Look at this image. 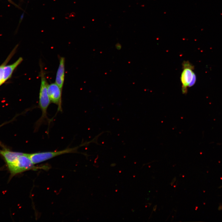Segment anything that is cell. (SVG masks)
<instances>
[{
  "label": "cell",
  "mask_w": 222,
  "mask_h": 222,
  "mask_svg": "<svg viewBox=\"0 0 222 222\" xmlns=\"http://www.w3.org/2000/svg\"><path fill=\"white\" fill-rule=\"evenodd\" d=\"M40 67L41 84L39 93V106L42 114L41 117L37 121V127L40 125L45 120L48 119L47 115V110L51 102L47 92L48 84L42 67L41 66Z\"/></svg>",
  "instance_id": "obj_1"
},
{
  "label": "cell",
  "mask_w": 222,
  "mask_h": 222,
  "mask_svg": "<svg viewBox=\"0 0 222 222\" xmlns=\"http://www.w3.org/2000/svg\"><path fill=\"white\" fill-rule=\"evenodd\" d=\"M34 165L29 157V154L23 153L14 162L7 167L12 177L28 170L49 168L47 166L38 167Z\"/></svg>",
  "instance_id": "obj_2"
},
{
  "label": "cell",
  "mask_w": 222,
  "mask_h": 222,
  "mask_svg": "<svg viewBox=\"0 0 222 222\" xmlns=\"http://www.w3.org/2000/svg\"><path fill=\"white\" fill-rule=\"evenodd\" d=\"M76 149V148H68L58 151H47L29 154V156L32 162L35 164L61 154L75 152Z\"/></svg>",
  "instance_id": "obj_3"
},
{
  "label": "cell",
  "mask_w": 222,
  "mask_h": 222,
  "mask_svg": "<svg viewBox=\"0 0 222 222\" xmlns=\"http://www.w3.org/2000/svg\"><path fill=\"white\" fill-rule=\"evenodd\" d=\"M183 68L180 80L182 85L183 93L185 94L187 92V88L191 82L195 73L193 71L194 66L188 61L183 62Z\"/></svg>",
  "instance_id": "obj_4"
},
{
  "label": "cell",
  "mask_w": 222,
  "mask_h": 222,
  "mask_svg": "<svg viewBox=\"0 0 222 222\" xmlns=\"http://www.w3.org/2000/svg\"><path fill=\"white\" fill-rule=\"evenodd\" d=\"M48 94L51 102L58 106V111H61L62 89L56 83L48 84Z\"/></svg>",
  "instance_id": "obj_5"
},
{
  "label": "cell",
  "mask_w": 222,
  "mask_h": 222,
  "mask_svg": "<svg viewBox=\"0 0 222 222\" xmlns=\"http://www.w3.org/2000/svg\"><path fill=\"white\" fill-rule=\"evenodd\" d=\"M59 65L57 72L55 83L62 89L65 75V58L59 57Z\"/></svg>",
  "instance_id": "obj_6"
},
{
  "label": "cell",
  "mask_w": 222,
  "mask_h": 222,
  "mask_svg": "<svg viewBox=\"0 0 222 222\" xmlns=\"http://www.w3.org/2000/svg\"><path fill=\"white\" fill-rule=\"evenodd\" d=\"M22 153L11 151L7 150H0V154L3 158L8 166L14 162Z\"/></svg>",
  "instance_id": "obj_7"
},
{
  "label": "cell",
  "mask_w": 222,
  "mask_h": 222,
  "mask_svg": "<svg viewBox=\"0 0 222 222\" xmlns=\"http://www.w3.org/2000/svg\"><path fill=\"white\" fill-rule=\"evenodd\" d=\"M23 60V58L20 57L13 64L7 65H5L4 68V82L11 77L15 69L21 64Z\"/></svg>",
  "instance_id": "obj_8"
},
{
  "label": "cell",
  "mask_w": 222,
  "mask_h": 222,
  "mask_svg": "<svg viewBox=\"0 0 222 222\" xmlns=\"http://www.w3.org/2000/svg\"><path fill=\"white\" fill-rule=\"evenodd\" d=\"M15 50V49L14 51L12 52L11 54L9 55L3 64L0 66V86L4 83L3 81L4 68L12 56L13 54V53Z\"/></svg>",
  "instance_id": "obj_9"
},
{
  "label": "cell",
  "mask_w": 222,
  "mask_h": 222,
  "mask_svg": "<svg viewBox=\"0 0 222 222\" xmlns=\"http://www.w3.org/2000/svg\"><path fill=\"white\" fill-rule=\"evenodd\" d=\"M196 80V76L195 74L193 76L192 80L190 83L188 87H191L195 83Z\"/></svg>",
  "instance_id": "obj_10"
},
{
  "label": "cell",
  "mask_w": 222,
  "mask_h": 222,
  "mask_svg": "<svg viewBox=\"0 0 222 222\" xmlns=\"http://www.w3.org/2000/svg\"><path fill=\"white\" fill-rule=\"evenodd\" d=\"M176 178L175 177L171 181V183H170L171 185H173V184L175 183V181H176Z\"/></svg>",
  "instance_id": "obj_11"
},
{
  "label": "cell",
  "mask_w": 222,
  "mask_h": 222,
  "mask_svg": "<svg viewBox=\"0 0 222 222\" xmlns=\"http://www.w3.org/2000/svg\"><path fill=\"white\" fill-rule=\"evenodd\" d=\"M157 205H155L154 206L153 208V211L155 212L156 210V208H157Z\"/></svg>",
  "instance_id": "obj_12"
},
{
  "label": "cell",
  "mask_w": 222,
  "mask_h": 222,
  "mask_svg": "<svg viewBox=\"0 0 222 222\" xmlns=\"http://www.w3.org/2000/svg\"></svg>",
  "instance_id": "obj_13"
}]
</instances>
